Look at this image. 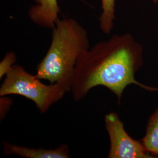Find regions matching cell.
<instances>
[{"label":"cell","mask_w":158,"mask_h":158,"mask_svg":"<svg viewBox=\"0 0 158 158\" xmlns=\"http://www.w3.org/2000/svg\"><path fill=\"white\" fill-rule=\"evenodd\" d=\"M143 64V46L130 33L114 35L109 40L99 42L78 57L71 80L72 97L79 102L93 88L103 86L113 92L119 104L130 85L158 91V88L136 80V73Z\"/></svg>","instance_id":"obj_1"},{"label":"cell","mask_w":158,"mask_h":158,"mask_svg":"<svg viewBox=\"0 0 158 158\" xmlns=\"http://www.w3.org/2000/svg\"><path fill=\"white\" fill-rule=\"evenodd\" d=\"M87 31L76 20L64 18L52 29V40L37 66L36 76L59 83L70 92L71 80L79 56L90 48Z\"/></svg>","instance_id":"obj_2"},{"label":"cell","mask_w":158,"mask_h":158,"mask_svg":"<svg viewBox=\"0 0 158 158\" xmlns=\"http://www.w3.org/2000/svg\"><path fill=\"white\" fill-rule=\"evenodd\" d=\"M40 80L23 66L15 64L5 76L0 87V96H23L34 102L40 112L44 114L61 100L68 91L60 84L46 85Z\"/></svg>","instance_id":"obj_3"},{"label":"cell","mask_w":158,"mask_h":158,"mask_svg":"<svg viewBox=\"0 0 158 158\" xmlns=\"http://www.w3.org/2000/svg\"><path fill=\"white\" fill-rule=\"evenodd\" d=\"M104 123L110 143L107 158H154L147 152L141 141L130 136L117 113L111 112L106 114Z\"/></svg>","instance_id":"obj_4"},{"label":"cell","mask_w":158,"mask_h":158,"mask_svg":"<svg viewBox=\"0 0 158 158\" xmlns=\"http://www.w3.org/2000/svg\"><path fill=\"white\" fill-rule=\"evenodd\" d=\"M28 11L30 20L42 28L52 29L59 20L57 0H34Z\"/></svg>","instance_id":"obj_5"},{"label":"cell","mask_w":158,"mask_h":158,"mask_svg":"<svg viewBox=\"0 0 158 158\" xmlns=\"http://www.w3.org/2000/svg\"><path fill=\"white\" fill-rule=\"evenodd\" d=\"M3 152L6 155H15L25 158H69L70 157L69 149L66 144H63L54 149H48L19 146L4 141Z\"/></svg>","instance_id":"obj_6"},{"label":"cell","mask_w":158,"mask_h":158,"mask_svg":"<svg viewBox=\"0 0 158 158\" xmlns=\"http://www.w3.org/2000/svg\"><path fill=\"white\" fill-rule=\"evenodd\" d=\"M141 142L148 152L158 157V108L148 119Z\"/></svg>","instance_id":"obj_7"},{"label":"cell","mask_w":158,"mask_h":158,"mask_svg":"<svg viewBox=\"0 0 158 158\" xmlns=\"http://www.w3.org/2000/svg\"><path fill=\"white\" fill-rule=\"evenodd\" d=\"M118 0H101L102 12L99 17L100 29L104 34H110L114 26L115 4Z\"/></svg>","instance_id":"obj_8"},{"label":"cell","mask_w":158,"mask_h":158,"mask_svg":"<svg viewBox=\"0 0 158 158\" xmlns=\"http://www.w3.org/2000/svg\"><path fill=\"white\" fill-rule=\"evenodd\" d=\"M17 60V56L14 52H10L6 53L0 62V79H2L10 71Z\"/></svg>","instance_id":"obj_9"},{"label":"cell","mask_w":158,"mask_h":158,"mask_svg":"<svg viewBox=\"0 0 158 158\" xmlns=\"http://www.w3.org/2000/svg\"><path fill=\"white\" fill-rule=\"evenodd\" d=\"M12 104L11 98L6 96L1 97V119L4 118L10 110Z\"/></svg>","instance_id":"obj_10"},{"label":"cell","mask_w":158,"mask_h":158,"mask_svg":"<svg viewBox=\"0 0 158 158\" xmlns=\"http://www.w3.org/2000/svg\"><path fill=\"white\" fill-rule=\"evenodd\" d=\"M151 1H152L153 3H154L155 4H156L158 3V0H151Z\"/></svg>","instance_id":"obj_11"}]
</instances>
